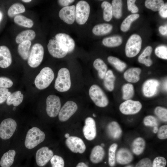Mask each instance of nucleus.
I'll list each match as a JSON object with an SVG mask.
<instances>
[{"mask_svg": "<svg viewBox=\"0 0 167 167\" xmlns=\"http://www.w3.org/2000/svg\"><path fill=\"white\" fill-rule=\"evenodd\" d=\"M45 135L44 132L36 127H33L28 131L24 142L25 147L31 149L34 148L45 140Z\"/></svg>", "mask_w": 167, "mask_h": 167, "instance_id": "obj_1", "label": "nucleus"}, {"mask_svg": "<svg viewBox=\"0 0 167 167\" xmlns=\"http://www.w3.org/2000/svg\"><path fill=\"white\" fill-rule=\"evenodd\" d=\"M54 74L50 68L46 67L42 68L36 77L34 84L40 90L46 88L54 79Z\"/></svg>", "mask_w": 167, "mask_h": 167, "instance_id": "obj_2", "label": "nucleus"}, {"mask_svg": "<svg viewBox=\"0 0 167 167\" xmlns=\"http://www.w3.org/2000/svg\"><path fill=\"white\" fill-rule=\"evenodd\" d=\"M71 85L70 75L69 70L66 68L60 69L55 80V89L60 92H66L70 89Z\"/></svg>", "mask_w": 167, "mask_h": 167, "instance_id": "obj_3", "label": "nucleus"}, {"mask_svg": "<svg viewBox=\"0 0 167 167\" xmlns=\"http://www.w3.org/2000/svg\"><path fill=\"white\" fill-rule=\"evenodd\" d=\"M89 96L97 106L104 107L109 104L108 99L105 93L98 85L93 84L89 90Z\"/></svg>", "mask_w": 167, "mask_h": 167, "instance_id": "obj_4", "label": "nucleus"}, {"mask_svg": "<svg viewBox=\"0 0 167 167\" xmlns=\"http://www.w3.org/2000/svg\"><path fill=\"white\" fill-rule=\"evenodd\" d=\"M142 39L138 35L134 34L128 40L125 46V53L127 57L133 58L139 53L142 45Z\"/></svg>", "mask_w": 167, "mask_h": 167, "instance_id": "obj_5", "label": "nucleus"}, {"mask_svg": "<svg viewBox=\"0 0 167 167\" xmlns=\"http://www.w3.org/2000/svg\"><path fill=\"white\" fill-rule=\"evenodd\" d=\"M44 48L41 45L36 43L32 46L28 58V64L32 68L38 66L43 59Z\"/></svg>", "mask_w": 167, "mask_h": 167, "instance_id": "obj_6", "label": "nucleus"}, {"mask_svg": "<svg viewBox=\"0 0 167 167\" xmlns=\"http://www.w3.org/2000/svg\"><path fill=\"white\" fill-rule=\"evenodd\" d=\"M90 12V6L87 2H79L75 7V19L77 23L79 25L84 24L88 19Z\"/></svg>", "mask_w": 167, "mask_h": 167, "instance_id": "obj_7", "label": "nucleus"}, {"mask_svg": "<svg viewBox=\"0 0 167 167\" xmlns=\"http://www.w3.org/2000/svg\"><path fill=\"white\" fill-rule=\"evenodd\" d=\"M17 127L15 121L11 118L3 120L0 124V137L2 139H9L14 133Z\"/></svg>", "mask_w": 167, "mask_h": 167, "instance_id": "obj_8", "label": "nucleus"}, {"mask_svg": "<svg viewBox=\"0 0 167 167\" xmlns=\"http://www.w3.org/2000/svg\"><path fill=\"white\" fill-rule=\"evenodd\" d=\"M46 112L50 117L54 118L58 114L61 104L59 97L55 95L49 96L46 100Z\"/></svg>", "mask_w": 167, "mask_h": 167, "instance_id": "obj_9", "label": "nucleus"}, {"mask_svg": "<svg viewBox=\"0 0 167 167\" xmlns=\"http://www.w3.org/2000/svg\"><path fill=\"white\" fill-rule=\"evenodd\" d=\"M141 103L131 99L126 100L120 105L119 109L121 113L125 115H131L138 113L141 109Z\"/></svg>", "mask_w": 167, "mask_h": 167, "instance_id": "obj_10", "label": "nucleus"}, {"mask_svg": "<svg viewBox=\"0 0 167 167\" xmlns=\"http://www.w3.org/2000/svg\"><path fill=\"white\" fill-rule=\"evenodd\" d=\"M68 148L72 152L82 154L86 149V145L80 138L77 136H70L65 141Z\"/></svg>", "mask_w": 167, "mask_h": 167, "instance_id": "obj_11", "label": "nucleus"}, {"mask_svg": "<svg viewBox=\"0 0 167 167\" xmlns=\"http://www.w3.org/2000/svg\"><path fill=\"white\" fill-rule=\"evenodd\" d=\"M78 109L76 104L69 101L66 102L60 109L58 113L59 120L62 122L67 121L76 112Z\"/></svg>", "mask_w": 167, "mask_h": 167, "instance_id": "obj_12", "label": "nucleus"}, {"mask_svg": "<svg viewBox=\"0 0 167 167\" xmlns=\"http://www.w3.org/2000/svg\"><path fill=\"white\" fill-rule=\"evenodd\" d=\"M53 156V152L47 147L40 148L37 150L36 155V161L37 165L40 167L45 166Z\"/></svg>", "mask_w": 167, "mask_h": 167, "instance_id": "obj_13", "label": "nucleus"}, {"mask_svg": "<svg viewBox=\"0 0 167 167\" xmlns=\"http://www.w3.org/2000/svg\"><path fill=\"white\" fill-rule=\"evenodd\" d=\"M55 38L62 49L68 53L71 52L74 50L75 42L69 35L64 33H59L55 35Z\"/></svg>", "mask_w": 167, "mask_h": 167, "instance_id": "obj_14", "label": "nucleus"}, {"mask_svg": "<svg viewBox=\"0 0 167 167\" xmlns=\"http://www.w3.org/2000/svg\"><path fill=\"white\" fill-rule=\"evenodd\" d=\"M83 133L85 138L88 140H92L96 135V126L95 121L92 118H87L83 128Z\"/></svg>", "mask_w": 167, "mask_h": 167, "instance_id": "obj_15", "label": "nucleus"}, {"mask_svg": "<svg viewBox=\"0 0 167 167\" xmlns=\"http://www.w3.org/2000/svg\"><path fill=\"white\" fill-rule=\"evenodd\" d=\"M159 85V82L156 79H150L146 80L142 86L143 95L148 97L153 96L156 93Z\"/></svg>", "mask_w": 167, "mask_h": 167, "instance_id": "obj_16", "label": "nucleus"}, {"mask_svg": "<svg viewBox=\"0 0 167 167\" xmlns=\"http://www.w3.org/2000/svg\"><path fill=\"white\" fill-rule=\"evenodd\" d=\"M58 15L65 22L71 24L75 20V6L74 5L64 6L60 10Z\"/></svg>", "mask_w": 167, "mask_h": 167, "instance_id": "obj_17", "label": "nucleus"}, {"mask_svg": "<svg viewBox=\"0 0 167 167\" xmlns=\"http://www.w3.org/2000/svg\"><path fill=\"white\" fill-rule=\"evenodd\" d=\"M48 50L53 57L62 58L65 57L68 52L63 50L56 40L50 39L47 45Z\"/></svg>", "mask_w": 167, "mask_h": 167, "instance_id": "obj_18", "label": "nucleus"}, {"mask_svg": "<svg viewBox=\"0 0 167 167\" xmlns=\"http://www.w3.org/2000/svg\"><path fill=\"white\" fill-rule=\"evenodd\" d=\"M12 63V57L8 48L6 46H0V67L5 68Z\"/></svg>", "mask_w": 167, "mask_h": 167, "instance_id": "obj_19", "label": "nucleus"}, {"mask_svg": "<svg viewBox=\"0 0 167 167\" xmlns=\"http://www.w3.org/2000/svg\"><path fill=\"white\" fill-rule=\"evenodd\" d=\"M141 72V70L139 67L131 68L124 72L123 77L127 82L131 83H136L139 81Z\"/></svg>", "mask_w": 167, "mask_h": 167, "instance_id": "obj_20", "label": "nucleus"}, {"mask_svg": "<svg viewBox=\"0 0 167 167\" xmlns=\"http://www.w3.org/2000/svg\"><path fill=\"white\" fill-rule=\"evenodd\" d=\"M133 159L131 152L127 149L122 148L118 151L116 156L117 162L122 165H125L131 162Z\"/></svg>", "mask_w": 167, "mask_h": 167, "instance_id": "obj_21", "label": "nucleus"}, {"mask_svg": "<svg viewBox=\"0 0 167 167\" xmlns=\"http://www.w3.org/2000/svg\"><path fill=\"white\" fill-rule=\"evenodd\" d=\"M105 152L103 148L100 145H96L92 149L90 156L91 161L94 164L101 162L104 158Z\"/></svg>", "mask_w": 167, "mask_h": 167, "instance_id": "obj_22", "label": "nucleus"}, {"mask_svg": "<svg viewBox=\"0 0 167 167\" xmlns=\"http://www.w3.org/2000/svg\"><path fill=\"white\" fill-rule=\"evenodd\" d=\"M152 51V47L147 46L143 52L140 55L138 58L139 62L149 67L152 64V62L150 58V55Z\"/></svg>", "mask_w": 167, "mask_h": 167, "instance_id": "obj_23", "label": "nucleus"}, {"mask_svg": "<svg viewBox=\"0 0 167 167\" xmlns=\"http://www.w3.org/2000/svg\"><path fill=\"white\" fill-rule=\"evenodd\" d=\"M16 154L15 150L11 149L5 153L1 159L0 165L1 167H10L13 164Z\"/></svg>", "mask_w": 167, "mask_h": 167, "instance_id": "obj_24", "label": "nucleus"}, {"mask_svg": "<svg viewBox=\"0 0 167 167\" xmlns=\"http://www.w3.org/2000/svg\"><path fill=\"white\" fill-rule=\"evenodd\" d=\"M107 131L109 135L114 139L120 137L122 133L120 126L115 121H112L108 124Z\"/></svg>", "mask_w": 167, "mask_h": 167, "instance_id": "obj_25", "label": "nucleus"}, {"mask_svg": "<svg viewBox=\"0 0 167 167\" xmlns=\"http://www.w3.org/2000/svg\"><path fill=\"white\" fill-rule=\"evenodd\" d=\"M35 32L32 30L23 31L19 33L15 38V41L17 44H20L25 41H31L35 37Z\"/></svg>", "mask_w": 167, "mask_h": 167, "instance_id": "obj_26", "label": "nucleus"}, {"mask_svg": "<svg viewBox=\"0 0 167 167\" xmlns=\"http://www.w3.org/2000/svg\"><path fill=\"white\" fill-rule=\"evenodd\" d=\"M24 95L21 91H18L11 94L6 100V104L8 105L12 104L15 107L19 105L22 102Z\"/></svg>", "mask_w": 167, "mask_h": 167, "instance_id": "obj_27", "label": "nucleus"}, {"mask_svg": "<svg viewBox=\"0 0 167 167\" xmlns=\"http://www.w3.org/2000/svg\"><path fill=\"white\" fill-rule=\"evenodd\" d=\"M112 28L113 26L111 24L104 23L95 25L92 29V32L95 35L101 36L109 33Z\"/></svg>", "mask_w": 167, "mask_h": 167, "instance_id": "obj_28", "label": "nucleus"}, {"mask_svg": "<svg viewBox=\"0 0 167 167\" xmlns=\"http://www.w3.org/2000/svg\"><path fill=\"white\" fill-rule=\"evenodd\" d=\"M31 45V42L29 41H25L19 44L18 47V51L23 59L24 60L28 59Z\"/></svg>", "mask_w": 167, "mask_h": 167, "instance_id": "obj_29", "label": "nucleus"}, {"mask_svg": "<svg viewBox=\"0 0 167 167\" xmlns=\"http://www.w3.org/2000/svg\"><path fill=\"white\" fill-rule=\"evenodd\" d=\"M115 79L112 71L110 70L107 71L104 78V84L108 91H112L114 89Z\"/></svg>", "mask_w": 167, "mask_h": 167, "instance_id": "obj_30", "label": "nucleus"}, {"mask_svg": "<svg viewBox=\"0 0 167 167\" xmlns=\"http://www.w3.org/2000/svg\"><path fill=\"white\" fill-rule=\"evenodd\" d=\"M145 144V142L143 138L139 137L136 138L132 143V152L135 155H140L143 151Z\"/></svg>", "mask_w": 167, "mask_h": 167, "instance_id": "obj_31", "label": "nucleus"}, {"mask_svg": "<svg viewBox=\"0 0 167 167\" xmlns=\"http://www.w3.org/2000/svg\"><path fill=\"white\" fill-rule=\"evenodd\" d=\"M93 65L97 71L100 78L104 79L107 71V66L106 64L102 59L98 58L94 61Z\"/></svg>", "mask_w": 167, "mask_h": 167, "instance_id": "obj_32", "label": "nucleus"}, {"mask_svg": "<svg viewBox=\"0 0 167 167\" xmlns=\"http://www.w3.org/2000/svg\"><path fill=\"white\" fill-rule=\"evenodd\" d=\"M122 43V39L119 36H114L107 37L103 39L102 43L105 46L113 47L120 45Z\"/></svg>", "mask_w": 167, "mask_h": 167, "instance_id": "obj_33", "label": "nucleus"}, {"mask_svg": "<svg viewBox=\"0 0 167 167\" xmlns=\"http://www.w3.org/2000/svg\"><path fill=\"white\" fill-rule=\"evenodd\" d=\"M14 21L16 24L22 26L31 28L32 27L34 23L33 21L22 15H18L14 18Z\"/></svg>", "mask_w": 167, "mask_h": 167, "instance_id": "obj_34", "label": "nucleus"}, {"mask_svg": "<svg viewBox=\"0 0 167 167\" xmlns=\"http://www.w3.org/2000/svg\"><path fill=\"white\" fill-rule=\"evenodd\" d=\"M164 4L162 0H147L145 2V6L154 11H159Z\"/></svg>", "mask_w": 167, "mask_h": 167, "instance_id": "obj_35", "label": "nucleus"}, {"mask_svg": "<svg viewBox=\"0 0 167 167\" xmlns=\"http://www.w3.org/2000/svg\"><path fill=\"white\" fill-rule=\"evenodd\" d=\"M139 16V15L137 14H131L127 16L121 24V30L123 32L127 31L129 29L132 23L138 18Z\"/></svg>", "mask_w": 167, "mask_h": 167, "instance_id": "obj_36", "label": "nucleus"}, {"mask_svg": "<svg viewBox=\"0 0 167 167\" xmlns=\"http://www.w3.org/2000/svg\"><path fill=\"white\" fill-rule=\"evenodd\" d=\"M25 11L24 6L20 3H15L11 5L7 11V14L10 17H13L15 15L24 13Z\"/></svg>", "mask_w": 167, "mask_h": 167, "instance_id": "obj_37", "label": "nucleus"}, {"mask_svg": "<svg viewBox=\"0 0 167 167\" xmlns=\"http://www.w3.org/2000/svg\"><path fill=\"white\" fill-rule=\"evenodd\" d=\"M111 6L113 15L116 19H120L122 16V1L113 0Z\"/></svg>", "mask_w": 167, "mask_h": 167, "instance_id": "obj_38", "label": "nucleus"}, {"mask_svg": "<svg viewBox=\"0 0 167 167\" xmlns=\"http://www.w3.org/2000/svg\"><path fill=\"white\" fill-rule=\"evenodd\" d=\"M107 60L110 63L120 72L122 71L126 67L125 63L117 57L109 56L108 57Z\"/></svg>", "mask_w": 167, "mask_h": 167, "instance_id": "obj_39", "label": "nucleus"}, {"mask_svg": "<svg viewBox=\"0 0 167 167\" xmlns=\"http://www.w3.org/2000/svg\"><path fill=\"white\" fill-rule=\"evenodd\" d=\"M101 7L103 10V19L106 21H109L113 17L111 4L106 1L103 2Z\"/></svg>", "mask_w": 167, "mask_h": 167, "instance_id": "obj_40", "label": "nucleus"}, {"mask_svg": "<svg viewBox=\"0 0 167 167\" xmlns=\"http://www.w3.org/2000/svg\"><path fill=\"white\" fill-rule=\"evenodd\" d=\"M122 98L125 100L130 99L134 94L133 85L131 84L127 83L124 85L122 88Z\"/></svg>", "mask_w": 167, "mask_h": 167, "instance_id": "obj_41", "label": "nucleus"}, {"mask_svg": "<svg viewBox=\"0 0 167 167\" xmlns=\"http://www.w3.org/2000/svg\"><path fill=\"white\" fill-rule=\"evenodd\" d=\"M118 145L113 143L109 147L108 152V163L111 167H113L115 164V152Z\"/></svg>", "mask_w": 167, "mask_h": 167, "instance_id": "obj_42", "label": "nucleus"}, {"mask_svg": "<svg viewBox=\"0 0 167 167\" xmlns=\"http://www.w3.org/2000/svg\"><path fill=\"white\" fill-rule=\"evenodd\" d=\"M155 114L161 120L165 122L167 121V109L161 106L156 107L154 109Z\"/></svg>", "mask_w": 167, "mask_h": 167, "instance_id": "obj_43", "label": "nucleus"}, {"mask_svg": "<svg viewBox=\"0 0 167 167\" xmlns=\"http://www.w3.org/2000/svg\"><path fill=\"white\" fill-rule=\"evenodd\" d=\"M156 55L159 58L167 59V48L165 45H160L156 47L155 50Z\"/></svg>", "mask_w": 167, "mask_h": 167, "instance_id": "obj_44", "label": "nucleus"}, {"mask_svg": "<svg viewBox=\"0 0 167 167\" xmlns=\"http://www.w3.org/2000/svg\"><path fill=\"white\" fill-rule=\"evenodd\" d=\"M52 167H64V161L61 156L54 155L50 160Z\"/></svg>", "mask_w": 167, "mask_h": 167, "instance_id": "obj_45", "label": "nucleus"}, {"mask_svg": "<svg viewBox=\"0 0 167 167\" xmlns=\"http://www.w3.org/2000/svg\"><path fill=\"white\" fill-rule=\"evenodd\" d=\"M143 123L146 126L157 127L158 121L157 118L152 115H148L143 119Z\"/></svg>", "mask_w": 167, "mask_h": 167, "instance_id": "obj_46", "label": "nucleus"}, {"mask_svg": "<svg viewBox=\"0 0 167 167\" xmlns=\"http://www.w3.org/2000/svg\"><path fill=\"white\" fill-rule=\"evenodd\" d=\"M166 163V161L164 157L157 156L154 159L152 163V167H165Z\"/></svg>", "mask_w": 167, "mask_h": 167, "instance_id": "obj_47", "label": "nucleus"}, {"mask_svg": "<svg viewBox=\"0 0 167 167\" xmlns=\"http://www.w3.org/2000/svg\"><path fill=\"white\" fill-rule=\"evenodd\" d=\"M13 85V82L9 78L5 77H0V88H9Z\"/></svg>", "mask_w": 167, "mask_h": 167, "instance_id": "obj_48", "label": "nucleus"}, {"mask_svg": "<svg viewBox=\"0 0 167 167\" xmlns=\"http://www.w3.org/2000/svg\"><path fill=\"white\" fill-rule=\"evenodd\" d=\"M157 136L158 138L161 139H167V125L162 126L158 129Z\"/></svg>", "mask_w": 167, "mask_h": 167, "instance_id": "obj_49", "label": "nucleus"}, {"mask_svg": "<svg viewBox=\"0 0 167 167\" xmlns=\"http://www.w3.org/2000/svg\"><path fill=\"white\" fill-rule=\"evenodd\" d=\"M10 92L6 88H0V104L3 103L11 94Z\"/></svg>", "mask_w": 167, "mask_h": 167, "instance_id": "obj_50", "label": "nucleus"}, {"mask_svg": "<svg viewBox=\"0 0 167 167\" xmlns=\"http://www.w3.org/2000/svg\"><path fill=\"white\" fill-rule=\"evenodd\" d=\"M135 167H152V162L149 158H145L139 161Z\"/></svg>", "mask_w": 167, "mask_h": 167, "instance_id": "obj_51", "label": "nucleus"}, {"mask_svg": "<svg viewBox=\"0 0 167 167\" xmlns=\"http://www.w3.org/2000/svg\"><path fill=\"white\" fill-rule=\"evenodd\" d=\"M135 0H128L127 1L128 9L132 13H137L139 11L138 7L135 4Z\"/></svg>", "mask_w": 167, "mask_h": 167, "instance_id": "obj_52", "label": "nucleus"}, {"mask_svg": "<svg viewBox=\"0 0 167 167\" xmlns=\"http://www.w3.org/2000/svg\"><path fill=\"white\" fill-rule=\"evenodd\" d=\"M159 13L161 17L164 18L167 17V4H165L163 7L159 11Z\"/></svg>", "mask_w": 167, "mask_h": 167, "instance_id": "obj_53", "label": "nucleus"}, {"mask_svg": "<svg viewBox=\"0 0 167 167\" xmlns=\"http://www.w3.org/2000/svg\"><path fill=\"white\" fill-rule=\"evenodd\" d=\"M74 1L73 0H59L58 1V2L61 5L66 6Z\"/></svg>", "mask_w": 167, "mask_h": 167, "instance_id": "obj_54", "label": "nucleus"}, {"mask_svg": "<svg viewBox=\"0 0 167 167\" xmlns=\"http://www.w3.org/2000/svg\"><path fill=\"white\" fill-rule=\"evenodd\" d=\"M159 30L160 33L162 35H165L167 34V25L165 26H161L159 27Z\"/></svg>", "mask_w": 167, "mask_h": 167, "instance_id": "obj_55", "label": "nucleus"}, {"mask_svg": "<svg viewBox=\"0 0 167 167\" xmlns=\"http://www.w3.org/2000/svg\"><path fill=\"white\" fill-rule=\"evenodd\" d=\"M76 167H88V166L85 163L81 162L78 164Z\"/></svg>", "mask_w": 167, "mask_h": 167, "instance_id": "obj_56", "label": "nucleus"}, {"mask_svg": "<svg viewBox=\"0 0 167 167\" xmlns=\"http://www.w3.org/2000/svg\"><path fill=\"white\" fill-rule=\"evenodd\" d=\"M64 136L66 138H67L70 136V135H69V134H68V133H66L65 135Z\"/></svg>", "mask_w": 167, "mask_h": 167, "instance_id": "obj_57", "label": "nucleus"}, {"mask_svg": "<svg viewBox=\"0 0 167 167\" xmlns=\"http://www.w3.org/2000/svg\"><path fill=\"white\" fill-rule=\"evenodd\" d=\"M22 1L25 2H31L32 0H22Z\"/></svg>", "mask_w": 167, "mask_h": 167, "instance_id": "obj_58", "label": "nucleus"}, {"mask_svg": "<svg viewBox=\"0 0 167 167\" xmlns=\"http://www.w3.org/2000/svg\"><path fill=\"white\" fill-rule=\"evenodd\" d=\"M2 17V14L1 12H0V21H1Z\"/></svg>", "mask_w": 167, "mask_h": 167, "instance_id": "obj_59", "label": "nucleus"}, {"mask_svg": "<svg viewBox=\"0 0 167 167\" xmlns=\"http://www.w3.org/2000/svg\"><path fill=\"white\" fill-rule=\"evenodd\" d=\"M93 116L94 117H95L96 116V115L94 113L93 114Z\"/></svg>", "mask_w": 167, "mask_h": 167, "instance_id": "obj_60", "label": "nucleus"}, {"mask_svg": "<svg viewBox=\"0 0 167 167\" xmlns=\"http://www.w3.org/2000/svg\"><path fill=\"white\" fill-rule=\"evenodd\" d=\"M13 109L14 110H15V107H14L13 108Z\"/></svg>", "mask_w": 167, "mask_h": 167, "instance_id": "obj_61", "label": "nucleus"}, {"mask_svg": "<svg viewBox=\"0 0 167 167\" xmlns=\"http://www.w3.org/2000/svg\"><path fill=\"white\" fill-rule=\"evenodd\" d=\"M126 167H132L131 166H127Z\"/></svg>", "mask_w": 167, "mask_h": 167, "instance_id": "obj_62", "label": "nucleus"}]
</instances>
